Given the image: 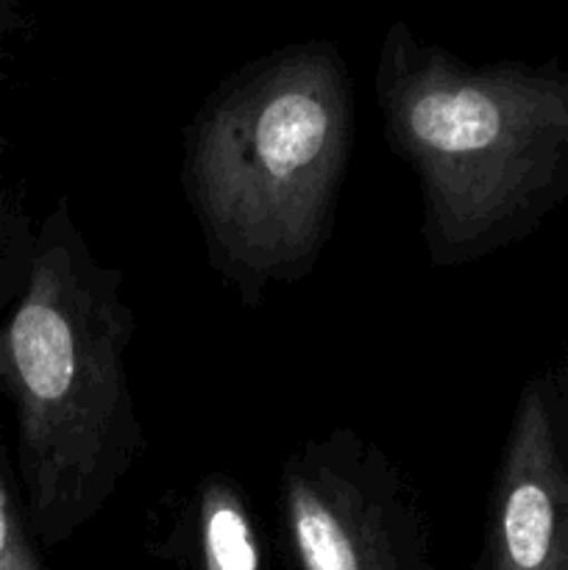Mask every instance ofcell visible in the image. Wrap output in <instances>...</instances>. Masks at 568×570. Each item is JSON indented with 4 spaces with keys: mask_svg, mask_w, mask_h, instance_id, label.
<instances>
[{
    "mask_svg": "<svg viewBox=\"0 0 568 570\" xmlns=\"http://www.w3.org/2000/svg\"><path fill=\"white\" fill-rule=\"evenodd\" d=\"M337 45L293 42L223 78L184 131L182 187L212 271L256 309L315 271L354 148Z\"/></svg>",
    "mask_w": 568,
    "mask_h": 570,
    "instance_id": "1",
    "label": "cell"
},
{
    "mask_svg": "<svg viewBox=\"0 0 568 570\" xmlns=\"http://www.w3.org/2000/svg\"><path fill=\"white\" fill-rule=\"evenodd\" d=\"M373 92L390 150L415 176L434 267L512 245L568 193V67L473 65L393 22Z\"/></svg>",
    "mask_w": 568,
    "mask_h": 570,
    "instance_id": "2",
    "label": "cell"
},
{
    "mask_svg": "<svg viewBox=\"0 0 568 570\" xmlns=\"http://www.w3.org/2000/svg\"><path fill=\"white\" fill-rule=\"evenodd\" d=\"M134 332L126 276L89 248L59 200L0 337L28 515L45 543L95 521L148 445L128 376Z\"/></svg>",
    "mask_w": 568,
    "mask_h": 570,
    "instance_id": "3",
    "label": "cell"
},
{
    "mask_svg": "<svg viewBox=\"0 0 568 570\" xmlns=\"http://www.w3.org/2000/svg\"><path fill=\"white\" fill-rule=\"evenodd\" d=\"M276 507L293 570H438L418 488L349 426L284 456Z\"/></svg>",
    "mask_w": 568,
    "mask_h": 570,
    "instance_id": "4",
    "label": "cell"
},
{
    "mask_svg": "<svg viewBox=\"0 0 568 570\" xmlns=\"http://www.w3.org/2000/svg\"><path fill=\"white\" fill-rule=\"evenodd\" d=\"M482 570H568V456L543 376L521 390L501 445Z\"/></svg>",
    "mask_w": 568,
    "mask_h": 570,
    "instance_id": "5",
    "label": "cell"
},
{
    "mask_svg": "<svg viewBox=\"0 0 568 570\" xmlns=\"http://www.w3.org/2000/svg\"><path fill=\"white\" fill-rule=\"evenodd\" d=\"M193 570H265L259 527L243 484L228 473H206L184 515Z\"/></svg>",
    "mask_w": 568,
    "mask_h": 570,
    "instance_id": "6",
    "label": "cell"
},
{
    "mask_svg": "<svg viewBox=\"0 0 568 570\" xmlns=\"http://www.w3.org/2000/svg\"><path fill=\"white\" fill-rule=\"evenodd\" d=\"M0 570H42L37 554H33V549L28 546V540L22 538L20 529L11 534L9 546H6L3 557H0Z\"/></svg>",
    "mask_w": 568,
    "mask_h": 570,
    "instance_id": "7",
    "label": "cell"
},
{
    "mask_svg": "<svg viewBox=\"0 0 568 570\" xmlns=\"http://www.w3.org/2000/svg\"><path fill=\"white\" fill-rule=\"evenodd\" d=\"M17 521L14 515H11V504H9V493H6L3 482H0V557H3L6 546H9L11 534L17 532Z\"/></svg>",
    "mask_w": 568,
    "mask_h": 570,
    "instance_id": "8",
    "label": "cell"
},
{
    "mask_svg": "<svg viewBox=\"0 0 568 570\" xmlns=\"http://www.w3.org/2000/svg\"><path fill=\"white\" fill-rule=\"evenodd\" d=\"M3 22H6V6L3 0H0V31H3Z\"/></svg>",
    "mask_w": 568,
    "mask_h": 570,
    "instance_id": "9",
    "label": "cell"
}]
</instances>
